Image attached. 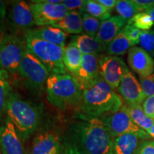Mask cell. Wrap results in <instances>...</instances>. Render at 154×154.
<instances>
[{"instance_id":"22","label":"cell","mask_w":154,"mask_h":154,"mask_svg":"<svg viewBox=\"0 0 154 154\" xmlns=\"http://www.w3.org/2000/svg\"><path fill=\"white\" fill-rule=\"evenodd\" d=\"M83 54L74 44L70 42L63 48V63L66 71L74 76L82 64Z\"/></svg>"},{"instance_id":"33","label":"cell","mask_w":154,"mask_h":154,"mask_svg":"<svg viewBox=\"0 0 154 154\" xmlns=\"http://www.w3.org/2000/svg\"><path fill=\"white\" fill-rule=\"evenodd\" d=\"M123 29L125 31L126 35L129 38V39L134 44V46L139 44V39L140 36L141 34V30L138 29L134 27L131 25L126 24V26L123 28Z\"/></svg>"},{"instance_id":"35","label":"cell","mask_w":154,"mask_h":154,"mask_svg":"<svg viewBox=\"0 0 154 154\" xmlns=\"http://www.w3.org/2000/svg\"><path fill=\"white\" fill-rule=\"evenodd\" d=\"M142 107L146 115L154 120V95L146 98L142 104Z\"/></svg>"},{"instance_id":"27","label":"cell","mask_w":154,"mask_h":154,"mask_svg":"<svg viewBox=\"0 0 154 154\" xmlns=\"http://www.w3.org/2000/svg\"><path fill=\"white\" fill-rule=\"evenodd\" d=\"M115 9L119 14V16L122 17L127 22L135 15L140 13V11L132 0H119L117 1Z\"/></svg>"},{"instance_id":"12","label":"cell","mask_w":154,"mask_h":154,"mask_svg":"<svg viewBox=\"0 0 154 154\" xmlns=\"http://www.w3.org/2000/svg\"><path fill=\"white\" fill-rule=\"evenodd\" d=\"M118 91L126 105H141L146 99L139 82L129 69L123 76Z\"/></svg>"},{"instance_id":"16","label":"cell","mask_w":154,"mask_h":154,"mask_svg":"<svg viewBox=\"0 0 154 154\" xmlns=\"http://www.w3.org/2000/svg\"><path fill=\"white\" fill-rule=\"evenodd\" d=\"M61 145L59 138L51 131L36 135L30 154H60Z\"/></svg>"},{"instance_id":"28","label":"cell","mask_w":154,"mask_h":154,"mask_svg":"<svg viewBox=\"0 0 154 154\" xmlns=\"http://www.w3.org/2000/svg\"><path fill=\"white\" fill-rule=\"evenodd\" d=\"M127 24L131 25L141 31H149L151 29L154 22L147 12H140L128 21Z\"/></svg>"},{"instance_id":"30","label":"cell","mask_w":154,"mask_h":154,"mask_svg":"<svg viewBox=\"0 0 154 154\" xmlns=\"http://www.w3.org/2000/svg\"><path fill=\"white\" fill-rule=\"evenodd\" d=\"M140 47L154 57V29L142 31L139 39Z\"/></svg>"},{"instance_id":"29","label":"cell","mask_w":154,"mask_h":154,"mask_svg":"<svg viewBox=\"0 0 154 154\" xmlns=\"http://www.w3.org/2000/svg\"><path fill=\"white\" fill-rule=\"evenodd\" d=\"M101 21L99 19L91 17V15L84 13L82 14V25L83 32L84 34L91 36L96 37V34L99 32L100 26H101Z\"/></svg>"},{"instance_id":"14","label":"cell","mask_w":154,"mask_h":154,"mask_svg":"<svg viewBox=\"0 0 154 154\" xmlns=\"http://www.w3.org/2000/svg\"><path fill=\"white\" fill-rule=\"evenodd\" d=\"M128 63L140 79L146 78L154 73L153 57L140 47H133L128 51Z\"/></svg>"},{"instance_id":"7","label":"cell","mask_w":154,"mask_h":154,"mask_svg":"<svg viewBox=\"0 0 154 154\" xmlns=\"http://www.w3.org/2000/svg\"><path fill=\"white\" fill-rule=\"evenodd\" d=\"M24 85L31 93L42 94L46 88L49 72L36 58L26 51L17 71Z\"/></svg>"},{"instance_id":"25","label":"cell","mask_w":154,"mask_h":154,"mask_svg":"<svg viewBox=\"0 0 154 154\" xmlns=\"http://www.w3.org/2000/svg\"><path fill=\"white\" fill-rule=\"evenodd\" d=\"M128 112L134 124L148 132L153 126L154 120L144 112L141 105H126Z\"/></svg>"},{"instance_id":"17","label":"cell","mask_w":154,"mask_h":154,"mask_svg":"<svg viewBox=\"0 0 154 154\" xmlns=\"http://www.w3.org/2000/svg\"><path fill=\"white\" fill-rule=\"evenodd\" d=\"M126 24L127 21L120 16L111 17L101 22L96 38L107 47Z\"/></svg>"},{"instance_id":"20","label":"cell","mask_w":154,"mask_h":154,"mask_svg":"<svg viewBox=\"0 0 154 154\" xmlns=\"http://www.w3.org/2000/svg\"><path fill=\"white\" fill-rule=\"evenodd\" d=\"M72 43L74 44L78 47L83 55L99 56L100 54L105 51L106 52L107 47L106 46L98 41L96 37H91L85 34L74 36Z\"/></svg>"},{"instance_id":"42","label":"cell","mask_w":154,"mask_h":154,"mask_svg":"<svg viewBox=\"0 0 154 154\" xmlns=\"http://www.w3.org/2000/svg\"><path fill=\"white\" fill-rule=\"evenodd\" d=\"M0 154H1V152H0Z\"/></svg>"},{"instance_id":"4","label":"cell","mask_w":154,"mask_h":154,"mask_svg":"<svg viewBox=\"0 0 154 154\" xmlns=\"http://www.w3.org/2000/svg\"><path fill=\"white\" fill-rule=\"evenodd\" d=\"M7 115L22 140L27 139L36 131L41 121L38 107L23 99L16 92H12L9 99Z\"/></svg>"},{"instance_id":"36","label":"cell","mask_w":154,"mask_h":154,"mask_svg":"<svg viewBox=\"0 0 154 154\" xmlns=\"http://www.w3.org/2000/svg\"><path fill=\"white\" fill-rule=\"evenodd\" d=\"M140 12H146L154 7V0H132Z\"/></svg>"},{"instance_id":"1","label":"cell","mask_w":154,"mask_h":154,"mask_svg":"<svg viewBox=\"0 0 154 154\" xmlns=\"http://www.w3.org/2000/svg\"><path fill=\"white\" fill-rule=\"evenodd\" d=\"M69 128V142L82 154H113V138L100 118L82 117Z\"/></svg>"},{"instance_id":"6","label":"cell","mask_w":154,"mask_h":154,"mask_svg":"<svg viewBox=\"0 0 154 154\" xmlns=\"http://www.w3.org/2000/svg\"><path fill=\"white\" fill-rule=\"evenodd\" d=\"M27 51L24 36L6 34L0 37V69L9 74L17 73Z\"/></svg>"},{"instance_id":"15","label":"cell","mask_w":154,"mask_h":154,"mask_svg":"<svg viewBox=\"0 0 154 154\" xmlns=\"http://www.w3.org/2000/svg\"><path fill=\"white\" fill-rule=\"evenodd\" d=\"M76 79L82 88L93 84L100 78L99 56L83 55L82 64L78 72L73 76Z\"/></svg>"},{"instance_id":"9","label":"cell","mask_w":154,"mask_h":154,"mask_svg":"<svg viewBox=\"0 0 154 154\" xmlns=\"http://www.w3.org/2000/svg\"><path fill=\"white\" fill-rule=\"evenodd\" d=\"M29 5L34 23L38 26H51L61 20L69 11L62 3H42L34 0Z\"/></svg>"},{"instance_id":"32","label":"cell","mask_w":154,"mask_h":154,"mask_svg":"<svg viewBox=\"0 0 154 154\" xmlns=\"http://www.w3.org/2000/svg\"><path fill=\"white\" fill-rule=\"evenodd\" d=\"M86 1L85 0H63L62 4L69 11H77L82 14L84 13Z\"/></svg>"},{"instance_id":"10","label":"cell","mask_w":154,"mask_h":154,"mask_svg":"<svg viewBox=\"0 0 154 154\" xmlns=\"http://www.w3.org/2000/svg\"><path fill=\"white\" fill-rule=\"evenodd\" d=\"M8 19L10 27L13 31L11 34L17 35H19L20 32H24V34L35 25L30 5L25 1L11 2Z\"/></svg>"},{"instance_id":"2","label":"cell","mask_w":154,"mask_h":154,"mask_svg":"<svg viewBox=\"0 0 154 154\" xmlns=\"http://www.w3.org/2000/svg\"><path fill=\"white\" fill-rule=\"evenodd\" d=\"M122 99L101 77L93 84L82 88V96L76 110L82 117L101 118L116 112Z\"/></svg>"},{"instance_id":"41","label":"cell","mask_w":154,"mask_h":154,"mask_svg":"<svg viewBox=\"0 0 154 154\" xmlns=\"http://www.w3.org/2000/svg\"><path fill=\"white\" fill-rule=\"evenodd\" d=\"M147 133L149 134V136H151V138H154V124L153 126L151 128V129H150Z\"/></svg>"},{"instance_id":"19","label":"cell","mask_w":154,"mask_h":154,"mask_svg":"<svg viewBox=\"0 0 154 154\" xmlns=\"http://www.w3.org/2000/svg\"><path fill=\"white\" fill-rule=\"evenodd\" d=\"M138 135L125 134L113 140V154H136L140 143L143 141Z\"/></svg>"},{"instance_id":"34","label":"cell","mask_w":154,"mask_h":154,"mask_svg":"<svg viewBox=\"0 0 154 154\" xmlns=\"http://www.w3.org/2000/svg\"><path fill=\"white\" fill-rule=\"evenodd\" d=\"M136 154H154V140H143Z\"/></svg>"},{"instance_id":"24","label":"cell","mask_w":154,"mask_h":154,"mask_svg":"<svg viewBox=\"0 0 154 154\" xmlns=\"http://www.w3.org/2000/svg\"><path fill=\"white\" fill-rule=\"evenodd\" d=\"M12 92L9 74L7 71L0 69V121L7 113V105Z\"/></svg>"},{"instance_id":"11","label":"cell","mask_w":154,"mask_h":154,"mask_svg":"<svg viewBox=\"0 0 154 154\" xmlns=\"http://www.w3.org/2000/svg\"><path fill=\"white\" fill-rule=\"evenodd\" d=\"M128 68L121 58L116 56H99L100 76L113 89L118 88Z\"/></svg>"},{"instance_id":"26","label":"cell","mask_w":154,"mask_h":154,"mask_svg":"<svg viewBox=\"0 0 154 154\" xmlns=\"http://www.w3.org/2000/svg\"><path fill=\"white\" fill-rule=\"evenodd\" d=\"M109 10L98 2L97 0H87L86 2L84 13L91 15V17L99 19L101 22L107 20L111 17Z\"/></svg>"},{"instance_id":"3","label":"cell","mask_w":154,"mask_h":154,"mask_svg":"<svg viewBox=\"0 0 154 154\" xmlns=\"http://www.w3.org/2000/svg\"><path fill=\"white\" fill-rule=\"evenodd\" d=\"M47 101L60 110L76 109L82 96V87L69 74H50L46 84Z\"/></svg>"},{"instance_id":"21","label":"cell","mask_w":154,"mask_h":154,"mask_svg":"<svg viewBox=\"0 0 154 154\" xmlns=\"http://www.w3.org/2000/svg\"><path fill=\"white\" fill-rule=\"evenodd\" d=\"M82 14L79 11H69L61 20L51 26L60 29L66 34H82L83 32Z\"/></svg>"},{"instance_id":"31","label":"cell","mask_w":154,"mask_h":154,"mask_svg":"<svg viewBox=\"0 0 154 154\" xmlns=\"http://www.w3.org/2000/svg\"><path fill=\"white\" fill-rule=\"evenodd\" d=\"M139 83L146 98L154 95V73L146 78H140Z\"/></svg>"},{"instance_id":"37","label":"cell","mask_w":154,"mask_h":154,"mask_svg":"<svg viewBox=\"0 0 154 154\" xmlns=\"http://www.w3.org/2000/svg\"><path fill=\"white\" fill-rule=\"evenodd\" d=\"M60 154H82L81 152L74 147V146L64 140L63 145H61Z\"/></svg>"},{"instance_id":"40","label":"cell","mask_w":154,"mask_h":154,"mask_svg":"<svg viewBox=\"0 0 154 154\" xmlns=\"http://www.w3.org/2000/svg\"><path fill=\"white\" fill-rule=\"evenodd\" d=\"M146 12H147L148 14H149L150 16H151L152 20H153V22H154V7H153V8H152L151 9H150L149 11H146Z\"/></svg>"},{"instance_id":"18","label":"cell","mask_w":154,"mask_h":154,"mask_svg":"<svg viewBox=\"0 0 154 154\" xmlns=\"http://www.w3.org/2000/svg\"><path fill=\"white\" fill-rule=\"evenodd\" d=\"M25 34L61 47H65V42L68 36V34L66 32L52 26H38L27 31Z\"/></svg>"},{"instance_id":"13","label":"cell","mask_w":154,"mask_h":154,"mask_svg":"<svg viewBox=\"0 0 154 154\" xmlns=\"http://www.w3.org/2000/svg\"><path fill=\"white\" fill-rule=\"evenodd\" d=\"M0 149L2 154H26L22 140L8 117L0 126Z\"/></svg>"},{"instance_id":"5","label":"cell","mask_w":154,"mask_h":154,"mask_svg":"<svg viewBox=\"0 0 154 154\" xmlns=\"http://www.w3.org/2000/svg\"><path fill=\"white\" fill-rule=\"evenodd\" d=\"M26 49L34 56L50 74H66V69L63 63V48L44 41L29 34H24Z\"/></svg>"},{"instance_id":"39","label":"cell","mask_w":154,"mask_h":154,"mask_svg":"<svg viewBox=\"0 0 154 154\" xmlns=\"http://www.w3.org/2000/svg\"><path fill=\"white\" fill-rule=\"evenodd\" d=\"M97 1L110 11L115 8L117 3L116 0H97Z\"/></svg>"},{"instance_id":"38","label":"cell","mask_w":154,"mask_h":154,"mask_svg":"<svg viewBox=\"0 0 154 154\" xmlns=\"http://www.w3.org/2000/svg\"><path fill=\"white\" fill-rule=\"evenodd\" d=\"M6 12H7V9H6L5 2L3 1H0V37L3 35Z\"/></svg>"},{"instance_id":"23","label":"cell","mask_w":154,"mask_h":154,"mask_svg":"<svg viewBox=\"0 0 154 154\" xmlns=\"http://www.w3.org/2000/svg\"><path fill=\"white\" fill-rule=\"evenodd\" d=\"M133 47H135L134 44L126 35L125 31L122 29L111 43L108 45L106 53L108 55L119 57L125 54Z\"/></svg>"},{"instance_id":"8","label":"cell","mask_w":154,"mask_h":154,"mask_svg":"<svg viewBox=\"0 0 154 154\" xmlns=\"http://www.w3.org/2000/svg\"><path fill=\"white\" fill-rule=\"evenodd\" d=\"M100 119L104 122L111 136L114 138L125 134H136L143 140L151 138L147 132L134 124L126 105H123L116 112Z\"/></svg>"}]
</instances>
